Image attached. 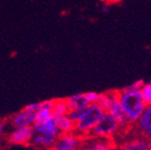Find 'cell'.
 I'll return each mask as SVG.
<instances>
[{
  "mask_svg": "<svg viewBox=\"0 0 151 150\" xmlns=\"http://www.w3.org/2000/svg\"><path fill=\"white\" fill-rule=\"evenodd\" d=\"M119 101L130 124L137 123L146 108V104L143 101L139 92L122 89L119 92Z\"/></svg>",
  "mask_w": 151,
  "mask_h": 150,
  "instance_id": "obj_1",
  "label": "cell"
},
{
  "mask_svg": "<svg viewBox=\"0 0 151 150\" xmlns=\"http://www.w3.org/2000/svg\"><path fill=\"white\" fill-rule=\"evenodd\" d=\"M105 111L100 107L98 104H90L87 107L83 109L80 113V117L75 122V131L78 136L90 133L97 123L104 115Z\"/></svg>",
  "mask_w": 151,
  "mask_h": 150,
  "instance_id": "obj_2",
  "label": "cell"
},
{
  "mask_svg": "<svg viewBox=\"0 0 151 150\" xmlns=\"http://www.w3.org/2000/svg\"><path fill=\"white\" fill-rule=\"evenodd\" d=\"M121 125L110 113L105 112L97 125L90 131L92 136L102 138H110L120 130Z\"/></svg>",
  "mask_w": 151,
  "mask_h": 150,
  "instance_id": "obj_3",
  "label": "cell"
},
{
  "mask_svg": "<svg viewBox=\"0 0 151 150\" xmlns=\"http://www.w3.org/2000/svg\"><path fill=\"white\" fill-rule=\"evenodd\" d=\"M82 145V138L75 132L62 133L58 136L52 150H78Z\"/></svg>",
  "mask_w": 151,
  "mask_h": 150,
  "instance_id": "obj_4",
  "label": "cell"
},
{
  "mask_svg": "<svg viewBox=\"0 0 151 150\" xmlns=\"http://www.w3.org/2000/svg\"><path fill=\"white\" fill-rule=\"evenodd\" d=\"M106 112L110 113L114 119L120 123L121 126H126L129 124L128 119L126 117L125 112L123 110L121 103L119 101V92H110V103L107 108Z\"/></svg>",
  "mask_w": 151,
  "mask_h": 150,
  "instance_id": "obj_5",
  "label": "cell"
},
{
  "mask_svg": "<svg viewBox=\"0 0 151 150\" xmlns=\"http://www.w3.org/2000/svg\"><path fill=\"white\" fill-rule=\"evenodd\" d=\"M33 136V127H18L9 134V142L14 145H28Z\"/></svg>",
  "mask_w": 151,
  "mask_h": 150,
  "instance_id": "obj_6",
  "label": "cell"
},
{
  "mask_svg": "<svg viewBox=\"0 0 151 150\" xmlns=\"http://www.w3.org/2000/svg\"><path fill=\"white\" fill-rule=\"evenodd\" d=\"M121 150H151V143L145 136H133L123 144Z\"/></svg>",
  "mask_w": 151,
  "mask_h": 150,
  "instance_id": "obj_7",
  "label": "cell"
},
{
  "mask_svg": "<svg viewBox=\"0 0 151 150\" xmlns=\"http://www.w3.org/2000/svg\"><path fill=\"white\" fill-rule=\"evenodd\" d=\"M35 117L36 113L28 112V111L22 109L19 112H17L16 115H13L12 125L15 128H18V127H33V125L35 124Z\"/></svg>",
  "mask_w": 151,
  "mask_h": 150,
  "instance_id": "obj_8",
  "label": "cell"
},
{
  "mask_svg": "<svg viewBox=\"0 0 151 150\" xmlns=\"http://www.w3.org/2000/svg\"><path fill=\"white\" fill-rule=\"evenodd\" d=\"M57 136H50V134H41V133H35L32 138L29 144L34 146V147L38 148H44V149H52L54 145L56 144Z\"/></svg>",
  "mask_w": 151,
  "mask_h": 150,
  "instance_id": "obj_9",
  "label": "cell"
},
{
  "mask_svg": "<svg viewBox=\"0 0 151 150\" xmlns=\"http://www.w3.org/2000/svg\"><path fill=\"white\" fill-rule=\"evenodd\" d=\"M137 129L143 136H148L151 133V105L146 106L144 112L137 121Z\"/></svg>",
  "mask_w": 151,
  "mask_h": 150,
  "instance_id": "obj_10",
  "label": "cell"
},
{
  "mask_svg": "<svg viewBox=\"0 0 151 150\" xmlns=\"http://www.w3.org/2000/svg\"><path fill=\"white\" fill-rule=\"evenodd\" d=\"M33 129L35 133H41V134H50V136H60V132L56 126V121L55 117H52L45 121L42 124H35L33 125Z\"/></svg>",
  "mask_w": 151,
  "mask_h": 150,
  "instance_id": "obj_11",
  "label": "cell"
},
{
  "mask_svg": "<svg viewBox=\"0 0 151 150\" xmlns=\"http://www.w3.org/2000/svg\"><path fill=\"white\" fill-rule=\"evenodd\" d=\"M110 138H94L84 143V150H110L112 148Z\"/></svg>",
  "mask_w": 151,
  "mask_h": 150,
  "instance_id": "obj_12",
  "label": "cell"
},
{
  "mask_svg": "<svg viewBox=\"0 0 151 150\" xmlns=\"http://www.w3.org/2000/svg\"><path fill=\"white\" fill-rule=\"evenodd\" d=\"M69 110H83L89 105L84 94H77L66 99Z\"/></svg>",
  "mask_w": 151,
  "mask_h": 150,
  "instance_id": "obj_13",
  "label": "cell"
},
{
  "mask_svg": "<svg viewBox=\"0 0 151 150\" xmlns=\"http://www.w3.org/2000/svg\"><path fill=\"white\" fill-rule=\"evenodd\" d=\"M55 121H56V126L59 130L60 134L70 133V132L75 131V122L68 115L55 118Z\"/></svg>",
  "mask_w": 151,
  "mask_h": 150,
  "instance_id": "obj_14",
  "label": "cell"
},
{
  "mask_svg": "<svg viewBox=\"0 0 151 150\" xmlns=\"http://www.w3.org/2000/svg\"><path fill=\"white\" fill-rule=\"evenodd\" d=\"M69 112V108L66 102V99H57L55 100L54 107L52 109V117L58 118V117H64L67 115Z\"/></svg>",
  "mask_w": 151,
  "mask_h": 150,
  "instance_id": "obj_15",
  "label": "cell"
},
{
  "mask_svg": "<svg viewBox=\"0 0 151 150\" xmlns=\"http://www.w3.org/2000/svg\"><path fill=\"white\" fill-rule=\"evenodd\" d=\"M52 117V110H48V109H44V108H40L39 110L36 112L35 117V124H42L45 121ZM34 124V125H35Z\"/></svg>",
  "mask_w": 151,
  "mask_h": 150,
  "instance_id": "obj_16",
  "label": "cell"
},
{
  "mask_svg": "<svg viewBox=\"0 0 151 150\" xmlns=\"http://www.w3.org/2000/svg\"><path fill=\"white\" fill-rule=\"evenodd\" d=\"M139 92H141L142 99H143L144 103L146 104V106L151 105V84L145 83L144 86L139 90Z\"/></svg>",
  "mask_w": 151,
  "mask_h": 150,
  "instance_id": "obj_17",
  "label": "cell"
},
{
  "mask_svg": "<svg viewBox=\"0 0 151 150\" xmlns=\"http://www.w3.org/2000/svg\"><path fill=\"white\" fill-rule=\"evenodd\" d=\"M109 103H110V92H106V94H100L97 104L103 109L104 111H105V112H106L107 108H108Z\"/></svg>",
  "mask_w": 151,
  "mask_h": 150,
  "instance_id": "obj_18",
  "label": "cell"
},
{
  "mask_svg": "<svg viewBox=\"0 0 151 150\" xmlns=\"http://www.w3.org/2000/svg\"><path fill=\"white\" fill-rule=\"evenodd\" d=\"M84 94H85L86 100H87V102L89 103V105L90 104H97L98 100H99L100 94H98V92H88Z\"/></svg>",
  "mask_w": 151,
  "mask_h": 150,
  "instance_id": "obj_19",
  "label": "cell"
},
{
  "mask_svg": "<svg viewBox=\"0 0 151 150\" xmlns=\"http://www.w3.org/2000/svg\"><path fill=\"white\" fill-rule=\"evenodd\" d=\"M144 84H145L144 80H137V81L133 82L131 85L125 87V88L127 89V90H132V92H139L142 89V87L144 86Z\"/></svg>",
  "mask_w": 151,
  "mask_h": 150,
  "instance_id": "obj_20",
  "label": "cell"
},
{
  "mask_svg": "<svg viewBox=\"0 0 151 150\" xmlns=\"http://www.w3.org/2000/svg\"><path fill=\"white\" fill-rule=\"evenodd\" d=\"M23 109L26 111H28V112L36 113L39 109H40V103H31V104H28V105H26Z\"/></svg>",
  "mask_w": 151,
  "mask_h": 150,
  "instance_id": "obj_21",
  "label": "cell"
},
{
  "mask_svg": "<svg viewBox=\"0 0 151 150\" xmlns=\"http://www.w3.org/2000/svg\"><path fill=\"white\" fill-rule=\"evenodd\" d=\"M54 103H55V100H44L43 102H40V108L52 110V107H54Z\"/></svg>",
  "mask_w": 151,
  "mask_h": 150,
  "instance_id": "obj_22",
  "label": "cell"
},
{
  "mask_svg": "<svg viewBox=\"0 0 151 150\" xmlns=\"http://www.w3.org/2000/svg\"><path fill=\"white\" fill-rule=\"evenodd\" d=\"M102 12H104V13H108V12H109V7L107 6V5L103 6V7H102Z\"/></svg>",
  "mask_w": 151,
  "mask_h": 150,
  "instance_id": "obj_23",
  "label": "cell"
},
{
  "mask_svg": "<svg viewBox=\"0 0 151 150\" xmlns=\"http://www.w3.org/2000/svg\"><path fill=\"white\" fill-rule=\"evenodd\" d=\"M2 132H3V124L2 123H0V136L2 134Z\"/></svg>",
  "mask_w": 151,
  "mask_h": 150,
  "instance_id": "obj_24",
  "label": "cell"
},
{
  "mask_svg": "<svg viewBox=\"0 0 151 150\" xmlns=\"http://www.w3.org/2000/svg\"><path fill=\"white\" fill-rule=\"evenodd\" d=\"M110 150H121V149H119V148H116V147H112Z\"/></svg>",
  "mask_w": 151,
  "mask_h": 150,
  "instance_id": "obj_25",
  "label": "cell"
},
{
  "mask_svg": "<svg viewBox=\"0 0 151 150\" xmlns=\"http://www.w3.org/2000/svg\"><path fill=\"white\" fill-rule=\"evenodd\" d=\"M147 138H149V141H150V143H151V133H150V134H149V136H147Z\"/></svg>",
  "mask_w": 151,
  "mask_h": 150,
  "instance_id": "obj_26",
  "label": "cell"
},
{
  "mask_svg": "<svg viewBox=\"0 0 151 150\" xmlns=\"http://www.w3.org/2000/svg\"><path fill=\"white\" fill-rule=\"evenodd\" d=\"M78 150H84V149H83V148H79Z\"/></svg>",
  "mask_w": 151,
  "mask_h": 150,
  "instance_id": "obj_27",
  "label": "cell"
},
{
  "mask_svg": "<svg viewBox=\"0 0 151 150\" xmlns=\"http://www.w3.org/2000/svg\"><path fill=\"white\" fill-rule=\"evenodd\" d=\"M148 83H149V84H151V79H150V81H149V82H148Z\"/></svg>",
  "mask_w": 151,
  "mask_h": 150,
  "instance_id": "obj_28",
  "label": "cell"
},
{
  "mask_svg": "<svg viewBox=\"0 0 151 150\" xmlns=\"http://www.w3.org/2000/svg\"><path fill=\"white\" fill-rule=\"evenodd\" d=\"M46 150H52V149H46Z\"/></svg>",
  "mask_w": 151,
  "mask_h": 150,
  "instance_id": "obj_29",
  "label": "cell"
}]
</instances>
